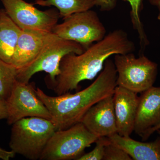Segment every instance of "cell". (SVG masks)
<instances>
[{
	"label": "cell",
	"instance_id": "7a4b0ae2",
	"mask_svg": "<svg viewBox=\"0 0 160 160\" xmlns=\"http://www.w3.org/2000/svg\"><path fill=\"white\" fill-rule=\"evenodd\" d=\"M117 79L114 62L108 58L96 79L82 91L73 94L68 92L57 97L48 95L39 88L36 92L49 110L56 130H62L81 122L92 106L113 94L117 86Z\"/></svg>",
	"mask_w": 160,
	"mask_h": 160
},
{
	"label": "cell",
	"instance_id": "5b68a950",
	"mask_svg": "<svg viewBox=\"0 0 160 160\" xmlns=\"http://www.w3.org/2000/svg\"><path fill=\"white\" fill-rule=\"evenodd\" d=\"M98 138L82 122L67 129L56 130L40 160H77Z\"/></svg>",
	"mask_w": 160,
	"mask_h": 160
},
{
	"label": "cell",
	"instance_id": "cb8c5ba5",
	"mask_svg": "<svg viewBox=\"0 0 160 160\" xmlns=\"http://www.w3.org/2000/svg\"><path fill=\"white\" fill-rule=\"evenodd\" d=\"M160 1V0H150L149 2H150V4L151 5H153V6H156L157 4Z\"/></svg>",
	"mask_w": 160,
	"mask_h": 160
},
{
	"label": "cell",
	"instance_id": "2e32d148",
	"mask_svg": "<svg viewBox=\"0 0 160 160\" xmlns=\"http://www.w3.org/2000/svg\"><path fill=\"white\" fill-rule=\"evenodd\" d=\"M35 4L42 6H53L60 17L65 18L76 12L89 10L97 6V0H36Z\"/></svg>",
	"mask_w": 160,
	"mask_h": 160
},
{
	"label": "cell",
	"instance_id": "277c9868",
	"mask_svg": "<svg viewBox=\"0 0 160 160\" xmlns=\"http://www.w3.org/2000/svg\"><path fill=\"white\" fill-rule=\"evenodd\" d=\"M85 49L76 42L64 39L53 32H49L36 57L25 68L18 70L17 81L27 84L33 75L44 71L49 73L51 82H54L60 72L62 58L70 53L81 54Z\"/></svg>",
	"mask_w": 160,
	"mask_h": 160
},
{
	"label": "cell",
	"instance_id": "603a6c76",
	"mask_svg": "<svg viewBox=\"0 0 160 160\" xmlns=\"http://www.w3.org/2000/svg\"><path fill=\"white\" fill-rule=\"evenodd\" d=\"M159 129H160V123H159L157 126L152 127L151 129H149V131L147 132V133L145 135V136L142 138V139L143 140L148 139V138L152 134L155 132L157 131Z\"/></svg>",
	"mask_w": 160,
	"mask_h": 160
},
{
	"label": "cell",
	"instance_id": "ba28073f",
	"mask_svg": "<svg viewBox=\"0 0 160 160\" xmlns=\"http://www.w3.org/2000/svg\"><path fill=\"white\" fill-rule=\"evenodd\" d=\"M6 102L8 112L6 119L9 125L28 117L51 119L49 110L38 96L32 83L17 81Z\"/></svg>",
	"mask_w": 160,
	"mask_h": 160
},
{
	"label": "cell",
	"instance_id": "8fae6325",
	"mask_svg": "<svg viewBox=\"0 0 160 160\" xmlns=\"http://www.w3.org/2000/svg\"><path fill=\"white\" fill-rule=\"evenodd\" d=\"M138 93L117 86L113 94V102L117 133L122 136L130 137L134 126L139 97Z\"/></svg>",
	"mask_w": 160,
	"mask_h": 160
},
{
	"label": "cell",
	"instance_id": "ac0fdd59",
	"mask_svg": "<svg viewBox=\"0 0 160 160\" xmlns=\"http://www.w3.org/2000/svg\"><path fill=\"white\" fill-rule=\"evenodd\" d=\"M128 2L131 6L130 17L132 26L137 31L140 40V52H143L149 42L146 34L142 23L141 20L140 13L143 7V0H124Z\"/></svg>",
	"mask_w": 160,
	"mask_h": 160
},
{
	"label": "cell",
	"instance_id": "3957f363",
	"mask_svg": "<svg viewBox=\"0 0 160 160\" xmlns=\"http://www.w3.org/2000/svg\"><path fill=\"white\" fill-rule=\"evenodd\" d=\"M56 130L51 120L39 117L24 118L12 125L9 147L16 154L28 159L40 160Z\"/></svg>",
	"mask_w": 160,
	"mask_h": 160
},
{
	"label": "cell",
	"instance_id": "44dd1931",
	"mask_svg": "<svg viewBox=\"0 0 160 160\" xmlns=\"http://www.w3.org/2000/svg\"><path fill=\"white\" fill-rule=\"evenodd\" d=\"M8 117L6 100L0 97V120L7 119Z\"/></svg>",
	"mask_w": 160,
	"mask_h": 160
},
{
	"label": "cell",
	"instance_id": "7402d4cb",
	"mask_svg": "<svg viewBox=\"0 0 160 160\" xmlns=\"http://www.w3.org/2000/svg\"><path fill=\"white\" fill-rule=\"evenodd\" d=\"M16 154L12 150L7 151L0 147V159L9 160L14 158Z\"/></svg>",
	"mask_w": 160,
	"mask_h": 160
},
{
	"label": "cell",
	"instance_id": "ffe728a7",
	"mask_svg": "<svg viewBox=\"0 0 160 160\" xmlns=\"http://www.w3.org/2000/svg\"><path fill=\"white\" fill-rule=\"evenodd\" d=\"M107 137L99 138L96 142V145L90 152L82 154L78 160H102L104 158V150Z\"/></svg>",
	"mask_w": 160,
	"mask_h": 160
},
{
	"label": "cell",
	"instance_id": "d4e9b609",
	"mask_svg": "<svg viewBox=\"0 0 160 160\" xmlns=\"http://www.w3.org/2000/svg\"><path fill=\"white\" fill-rule=\"evenodd\" d=\"M156 6H157L158 9L159 14L158 16V19L160 21V1L157 4Z\"/></svg>",
	"mask_w": 160,
	"mask_h": 160
},
{
	"label": "cell",
	"instance_id": "4fadbf2b",
	"mask_svg": "<svg viewBox=\"0 0 160 160\" xmlns=\"http://www.w3.org/2000/svg\"><path fill=\"white\" fill-rule=\"evenodd\" d=\"M49 32L22 30L12 60V65L20 70L30 64L40 52Z\"/></svg>",
	"mask_w": 160,
	"mask_h": 160
},
{
	"label": "cell",
	"instance_id": "6da1fadb",
	"mask_svg": "<svg viewBox=\"0 0 160 160\" xmlns=\"http://www.w3.org/2000/svg\"><path fill=\"white\" fill-rule=\"evenodd\" d=\"M135 50L134 43L126 32L117 29L109 32L82 53H69L62 58L60 72L52 83V89L58 95L78 89L82 81L93 80L112 55L133 52Z\"/></svg>",
	"mask_w": 160,
	"mask_h": 160
},
{
	"label": "cell",
	"instance_id": "d6986e66",
	"mask_svg": "<svg viewBox=\"0 0 160 160\" xmlns=\"http://www.w3.org/2000/svg\"><path fill=\"white\" fill-rule=\"evenodd\" d=\"M127 153L118 146L112 143L107 137L105 146L103 160H132Z\"/></svg>",
	"mask_w": 160,
	"mask_h": 160
},
{
	"label": "cell",
	"instance_id": "5bb4252c",
	"mask_svg": "<svg viewBox=\"0 0 160 160\" xmlns=\"http://www.w3.org/2000/svg\"><path fill=\"white\" fill-rule=\"evenodd\" d=\"M108 139L126 152L132 160H160V138L151 142H143L115 133Z\"/></svg>",
	"mask_w": 160,
	"mask_h": 160
},
{
	"label": "cell",
	"instance_id": "484cf974",
	"mask_svg": "<svg viewBox=\"0 0 160 160\" xmlns=\"http://www.w3.org/2000/svg\"><path fill=\"white\" fill-rule=\"evenodd\" d=\"M157 131L158 132V134L160 135V129H158V130Z\"/></svg>",
	"mask_w": 160,
	"mask_h": 160
},
{
	"label": "cell",
	"instance_id": "9c48e42d",
	"mask_svg": "<svg viewBox=\"0 0 160 160\" xmlns=\"http://www.w3.org/2000/svg\"><path fill=\"white\" fill-rule=\"evenodd\" d=\"M1 1L6 14L22 30L52 32L61 17L55 9L41 11L24 0Z\"/></svg>",
	"mask_w": 160,
	"mask_h": 160
},
{
	"label": "cell",
	"instance_id": "9a60e30c",
	"mask_svg": "<svg viewBox=\"0 0 160 160\" xmlns=\"http://www.w3.org/2000/svg\"><path fill=\"white\" fill-rule=\"evenodd\" d=\"M22 29L0 10V59L11 64L15 49Z\"/></svg>",
	"mask_w": 160,
	"mask_h": 160
},
{
	"label": "cell",
	"instance_id": "30bf717a",
	"mask_svg": "<svg viewBox=\"0 0 160 160\" xmlns=\"http://www.w3.org/2000/svg\"><path fill=\"white\" fill-rule=\"evenodd\" d=\"M113 94L100 100L92 106L81 121L91 133L98 138L108 137L117 133Z\"/></svg>",
	"mask_w": 160,
	"mask_h": 160
},
{
	"label": "cell",
	"instance_id": "7c38bea8",
	"mask_svg": "<svg viewBox=\"0 0 160 160\" xmlns=\"http://www.w3.org/2000/svg\"><path fill=\"white\" fill-rule=\"evenodd\" d=\"M142 93L134 131L142 138L149 129L160 123V87L152 86Z\"/></svg>",
	"mask_w": 160,
	"mask_h": 160
},
{
	"label": "cell",
	"instance_id": "52a82bcc",
	"mask_svg": "<svg viewBox=\"0 0 160 160\" xmlns=\"http://www.w3.org/2000/svg\"><path fill=\"white\" fill-rule=\"evenodd\" d=\"M63 19L62 23L54 26L52 32L81 44L86 49L106 36V28L93 10L76 12Z\"/></svg>",
	"mask_w": 160,
	"mask_h": 160
},
{
	"label": "cell",
	"instance_id": "e0dca14e",
	"mask_svg": "<svg viewBox=\"0 0 160 160\" xmlns=\"http://www.w3.org/2000/svg\"><path fill=\"white\" fill-rule=\"evenodd\" d=\"M18 69L13 65L0 59V97L6 100L17 81Z\"/></svg>",
	"mask_w": 160,
	"mask_h": 160
},
{
	"label": "cell",
	"instance_id": "8992f818",
	"mask_svg": "<svg viewBox=\"0 0 160 160\" xmlns=\"http://www.w3.org/2000/svg\"><path fill=\"white\" fill-rule=\"evenodd\" d=\"M114 63L117 72V86L142 93L153 86L158 65L143 54L136 57L132 52L116 54Z\"/></svg>",
	"mask_w": 160,
	"mask_h": 160
}]
</instances>
